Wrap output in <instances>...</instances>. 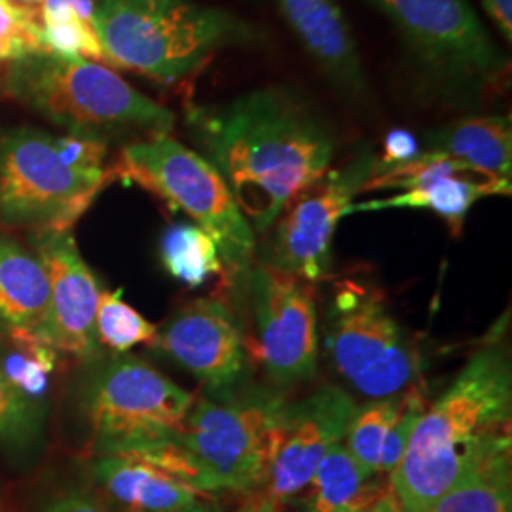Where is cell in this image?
<instances>
[{
	"label": "cell",
	"instance_id": "6da1fadb",
	"mask_svg": "<svg viewBox=\"0 0 512 512\" xmlns=\"http://www.w3.org/2000/svg\"><path fill=\"white\" fill-rule=\"evenodd\" d=\"M184 122L255 232H268L285 207L329 171L336 148L323 116L283 86L188 105Z\"/></svg>",
	"mask_w": 512,
	"mask_h": 512
},
{
	"label": "cell",
	"instance_id": "7a4b0ae2",
	"mask_svg": "<svg viewBox=\"0 0 512 512\" xmlns=\"http://www.w3.org/2000/svg\"><path fill=\"white\" fill-rule=\"evenodd\" d=\"M512 366L501 338L476 349L456 380L425 408L389 476L399 512H429L482 452L511 440Z\"/></svg>",
	"mask_w": 512,
	"mask_h": 512
},
{
	"label": "cell",
	"instance_id": "3957f363",
	"mask_svg": "<svg viewBox=\"0 0 512 512\" xmlns=\"http://www.w3.org/2000/svg\"><path fill=\"white\" fill-rule=\"evenodd\" d=\"M93 27L107 63L164 86L202 71L222 50L260 40L249 21L194 0H95Z\"/></svg>",
	"mask_w": 512,
	"mask_h": 512
},
{
	"label": "cell",
	"instance_id": "277c9868",
	"mask_svg": "<svg viewBox=\"0 0 512 512\" xmlns=\"http://www.w3.org/2000/svg\"><path fill=\"white\" fill-rule=\"evenodd\" d=\"M2 92L55 126L84 139L143 141L169 135L175 114L137 92L109 67L61 55H29L4 67Z\"/></svg>",
	"mask_w": 512,
	"mask_h": 512
},
{
	"label": "cell",
	"instance_id": "5b68a950",
	"mask_svg": "<svg viewBox=\"0 0 512 512\" xmlns=\"http://www.w3.org/2000/svg\"><path fill=\"white\" fill-rule=\"evenodd\" d=\"M109 145L38 128L0 135V224L67 232L116 177Z\"/></svg>",
	"mask_w": 512,
	"mask_h": 512
},
{
	"label": "cell",
	"instance_id": "8992f818",
	"mask_svg": "<svg viewBox=\"0 0 512 512\" xmlns=\"http://www.w3.org/2000/svg\"><path fill=\"white\" fill-rule=\"evenodd\" d=\"M114 177L145 188L171 209L183 211L217 243L226 277L251 268L255 230L241 213L219 169L171 135H156L122 147Z\"/></svg>",
	"mask_w": 512,
	"mask_h": 512
},
{
	"label": "cell",
	"instance_id": "52a82bcc",
	"mask_svg": "<svg viewBox=\"0 0 512 512\" xmlns=\"http://www.w3.org/2000/svg\"><path fill=\"white\" fill-rule=\"evenodd\" d=\"M393 23L429 86L450 97L501 92L511 63L469 0H366Z\"/></svg>",
	"mask_w": 512,
	"mask_h": 512
},
{
	"label": "cell",
	"instance_id": "ba28073f",
	"mask_svg": "<svg viewBox=\"0 0 512 512\" xmlns=\"http://www.w3.org/2000/svg\"><path fill=\"white\" fill-rule=\"evenodd\" d=\"M194 395L145 361L118 353L84 395L95 456H129L177 439Z\"/></svg>",
	"mask_w": 512,
	"mask_h": 512
},
{
	"label": "cell",
	"instance_id": "9c48e42d",
	"mask_svg": "<svg viewBox=\"0 0 512 512\" xmlns=\"http://www.w3.org/2000/svg\"><path fill=\"white\" fill-rule=\"evenodd\" d=\"M287 403L268 393L194 401L177 442L220 492L253 495L266 482Z\"/></svg>",
	"mask_w": 512,
	"mask_h": 512
},
{
	"label": "cell",
	"instance_id": "30bf717a",
	"mask_svg": "<svg viewBox=\"0 0 512 512\" xmlns=\"http://www.w3.org/2000/svg\"><path fill=\"white\" fill-rule=\"evenodd\" d=\"M327 349L334 368L372 401L401 395L420 372L418 351L391 315L384 294L353 279L336 285Z\"/></svg>",
	"mask_w": 512,
	"mask_h": 512
},
{
	"label": "cell",
	"instance_id": "8fae6325",
	"mask_svg": "<svg viewBox=\"0 0 512 512\" xmlns=\"http://www.w3.org/2000/svg\"><path fill=\"white\" fill-rule=\"evenodd\" d=\"M376 152L363 148L340 169L327 171L285 207L275 220L274 239L266 264L317 283L330 272L332 238L338 222L348 217L349 205L370 179Z\"/></svg>",
	"mask_w": 512,
	"mask_h": 512
},
{
	"label": "cell",
	"instance_id": "7c38bea8",
	"mask_svg": "<svg viewBox=\"0 0 512 512\" xmlns=\"http://www.w3.org/2000/svg\"><path fill=\"white\" fill-rule=\"evenodd\" d=\"M255 357L277 384L310 380L317 370L319 329L306 281L260 262L247 270Z\"/></svg>",
	"mask_w": 512,
	"mask_h": 512
},
{
	"label": "cell",
	"instance_id": "4fadbf2b",
	"mask_svg": "<svg viewBox=\"0 0 512 512\" xmlns=\"http://www.w3.org/2000/svg\"><path fill=\"white\" fill-rule=\"evenodd\" d=\"M355 403L336 385H323L285 406L281 435L266 482L249 501L285 509L310 486L319 463L348 433Z\"/></svg>",
	"mask_w": 512,
	"mask_h": 512
},
{
	"label": "cell",
	"instance_id": "5bb4252c",
	"mask_svg": "<svg viewBox=\"0 0 512 512\" xmlns=\"http://www.w3.org/2000/svg\"><path fill=\"white\" fill-rule=\"evenodd\" d=\"M194 374L211 393L228 397L247 366V344L230 308L198 298L175 311L152 344Z\"/></svg>",
	"mask_w": 512,
	"mask_h": 512
},
{
	"label": "cell",
	"instance_id": "9a60e30c",
	"mask_svg": "<svg viewBox=\"0 0 512 512\" xmlns=\"http://www.w3.org/2000/svg\"><path fill=\"white\" fill-rule=\"evenodd\" d=\"M31 251L50 283V346L80 361L95 359L101 349L95 327L101 287L73 232H33Z\"/></svg>",
	"mask_w": 512,
	"mask_h": 512
},
{
	"label": "cell",
	"instance_id": "2e32d148",
	"mask_svg": "<svg viewBox=\"0 0 512 512\" xmlns=\"http://www.w3.org/2000/svg\"><path fill=\"white\" fill-rule=\"evenodd\" d=\"M281 18L311 61L353 101L368 97L363 57L353 29L336 0H274Z\"/></svg>",
	"mask_w": 512,
	"mask_h": 512
},
{
	"label": "cell",
	"instance_id": "e0dca14e",
	"mask_svg": "<svg viewBox=\"0 0 512 512\" xmlns=\"http://www.w3.org/2000/svg\"><path fill=\"white\" fill-rule=\"evenodd\" d=\"M0 334L16 346L52 348L46 270L33 251L4 234H0Z\"/></svg>",
	"mask_w": 512,
	"mask_h": 512
},
{
	"label": "cell",
	"instance_id": "ac0fdd59",
	"mask_svg": "<svg viewBox=\"0 0 512 512\" xmlns=\"http://www.w3.org/2000/svg\"><path fill=\"white\" fill-rule=\"evenodd\" d=\"M92 473L95 482L128 512H175L209 499L175 476L129 456H95Z\"/></svg>",
	"mask_w": 512,
	"mask_h": 512
},
{
	"label": "cell",
	"instance_id": "d6986e66",
	"mask_svg": "<svg viewBox=\"0 0 512 512\" xmlns=\"http://www.w3.org/2000/svg\"><path fill=\"white\" fill-rule=\"evenodd\" d=\"M423 143L425 150L446 154L480 177L511 181L512 124L509 116L484 114L461 118L427 131Z\"/></svg>",
	"mask_w": 512,
	"mask_h": 512
},
{
	"label": "cell",
	"instance_id": "ffe728a7",
	"mask_svg": "<svg viewBox=\"0 0 512 512\" xmlns=\"http://www.w3.org/2000/svg\"><path fill=\"white\" fill-rule=\"evenodd\" d=\"M306 512H399L389 478L366 475L340 442L311 478Z\"/></svg>",
	"mask_w": 512,
	"mask_h": 512
},
{
	"label": "cell",
	"instance_id": "44dd1931",
	"mask_svg": "<svg viewBox=\"0 0 512 512\" xmlns=\"http://www.w3.org/2000/svg\"><path fill=\"white\" fill-rule=\"evenodd\" d=\"M511 181H494L478 175H442L387 200L351 203L348 215L384 209H427L439 215L459 238L475 203L492 196H511Z\"/></svg>",
	"mask_w": 512,
	"mask_h": 512
},
{
	"label": "cell",
	"instance_id": "7402d4cb",
	"mask_svg": "<svg viewBox=\"0 0 512 512\" xmlns=\"http://www.w3.org/2000/svg\"><path fill=\"white\" fill-rule=\"evenodd\" d=\"M511 440L482 452L429 512H512Z\"/></svg>",
	"mask_w": 512,
	"mask_h": 512
},
{
	"label": "cell",
	"instance_id": "603a6c76",
	"mask_svg": "<svg viewBox=\"0 0 512 512\" xmlns=\"http://www.w3.org/2000/svg\"><path fill=\"white\" fill-rule=\"evenodd\" d=\"M165 272L190 289L205 285L211 277L226 275L217 243L194 222H177L165 228L160 241Z\"/></svg>",
	"mask_w": 512,
	"mask_h": 512
},
{
	"label": "cell",
	"instance_id": "cb8c5ba5",
	"mask_svg": "<svg viewBox=\"0 0 512 512\" xmlns=\"http://www.w3.org/2000/svg\"><path fill=\"white\" fill-rule=\"evenodd\" d=\"M401 397L403 393L387 399H374L353 412L344 446L366 475L380 476L385 440L397 420Z\"/></svg>",
	"mask_w": 512,
	"mask_h": 512
},
{
	"label": "cell",
	"instance_id": "d4e9b609",
	"mask_svg": "<svg viewBox=\"0 0 512 512\" xmlns=\"http://www.w3.org/2000/svg\"><path fill=\"white\" fill-rule=\"evenodd\" d=\"M38 16L50 54L105 61L95 29L76 16L71 0H42Z\"/></svg>",
	"mask_w": 512,
	"mask_h": 512
},
{
	"label": "cell",
	"instance_id": "484cf974",
	"mask_svg": "<svg viewBox=\"0 0 512 512\" xmlns=\"http://www.w3.org/2000/svg\"><path fill=\"white\" fill-rule=\"evenodd\" d=\"M97 338L101 346L128 353L129 349L141 344L152 346L158 329L122 298V289L110 293L101 291L97 304Z\"/></svg>",
	"mask_w": 512,
	"mask_h": 512
},
{
	"label": "cell",
	"instance_id": "4316f807",
	"mask_svg": "<svg viewBox=\"0 0 512 512\" xmlns=\"http://www.w3.org/2000/svg\"><path fill=\"white\" fill-rule=\"evenodd\" d=\"M42 403L27 397L0 366V444L29 446L42 427Z\"/></svg>",
	"mask_w": 512,
	"mask_h": 512
},
{
	"label": "cell",
	"instance_id": "83f0119b",
	"mask_svg": "<svg viewBox=\"0 0 512 512\" xmlns=\"http://www.w3.org/2000/svg\"><path fill=\"white\" fill-rule=\"evenodd\" d=\"M44 52L48 50L37 12L0 0V63L8 65Z\"/></svg>",
	"mask_w": 512,
	"mask_h": 512
},
{
	"label": "cell",
	"instance_id": "f1b7e54d",
	"mask_svg": "<svg viewBox=\"0 0 512 512\" xmlns=\"http://www.w3.org/2000/svg\"><path fill=\"white\" fill-rule=\"evenodd\" d=\"M425 408H427L425 397L418 387L410 385L406 391H403L397 420L391 425V431L385 440L384 454H382V463H380V476L389 478L399 467L404 452L408 448V442L412 439V433L423 416Z\"/></svg>",
	"mask_w": 512,
	"mask_h": 512
},
{
	"label": "cell",
	"instance_id": "f546056e",
	"mask_svg": "<svg viewBox=\"0 0 512 512\" xmlns=\"http://www.w3.org/2000/svg\"><path fill=\"white\" fill-rule=\"evenodd\" d=\"M420 145L418 139L406 131V129H393L387 133L384 141V154L376 156V164H374V173H382L391 167L406 164L410 160H414L420 154ZM370 175V177H372Z\"/></svg>",
	"mask_w": 512,
	"mask_h": 512
},
{
	"label": "cell",
	"instance_id": "4dcf8cb0",
	"mask_svg": "<svg viewBox=\"0 0 512 512\" xmlns=\"http://www.w3.org/2000/svg\"><path fill=\"white\" fill-rule=\"evenodd\" d=\"M44 512H109L92 494L71 490L52 499Z\"/></svg>",
	"mask_w": 512,
	"mask_h": 512
},
{
	"label": "cell",
	"instance_id": "1f68e13d",
	"mask_svg": "<svg viewBox=\"0 0 512 512\" xmlns=\"http://www.w3.org/2000/svg\"><path fill=\"white\" fill-rule=\"evenodd\" d=\"M486 16L494 21L505 40L512 42V0H480Z\"/></svg>",
	"mask_w": 512,
	"mask_h": 512
},
{
	"label": "cell",
	"instance_id": "d6a6232c",
	"mask_svg": "<svg viewBox=\"0 0 512 512\" xmlns=\"http://www.w3.org/2000/svg\"><path fill=\"white\" fill-rule=\"evenodd\" d=\"M239 512H306V511H287V509H272V507H266V505H260V503H255V501H249L247 499V503L241 507V511Z\"/></svg>",
	"mask_w": 512,
	"mask_h": 512
},
{
	"label": "cell",
	"instance_id": "836d02e7",
	"mask_svg": "<svg viewBox=\"0 0 512 512\" xmlns=\"http://www.w3.org/2000/svg\"><path fill=\"white\" fill-rule=\"evenodd\" d=\"M12 6H19V8H25V10H31V12H37L40 14V4L42 0H4Z\"/></svg>",
	"mask_w": 512,
	"mask_h": 512
},
{
	"label": "cell",
	"instance_id": "e575fe53",
	"mask_svg": "<svg viewBox=\"0 0 512 512\" xmlns=\"http://www.w3.org/2000/svg\"><path fill=\"white\" fill-rule=\"evenodd\" d=\"M175 512H217V507L213 505V501L205 499V501H200V503H196V505H192V507H186V509Z\"/></svg>",
	"mask_w": 512,
	"mask_h": 512
},
{
	"label": "cell",
	"instance_id": "d590c367",
	"mask_svg": "<svg viewBox=\"0 0 512 512\" xmlns=\"http://www.w3.org/2000/svg\"><path fill=\"white\" fill-rule=\"evenodd\" d=\"M0 92H2V80H0Z\"/></svg>",
	"mask_w": 512,
	"mask_h": 512
}]
</instances>
